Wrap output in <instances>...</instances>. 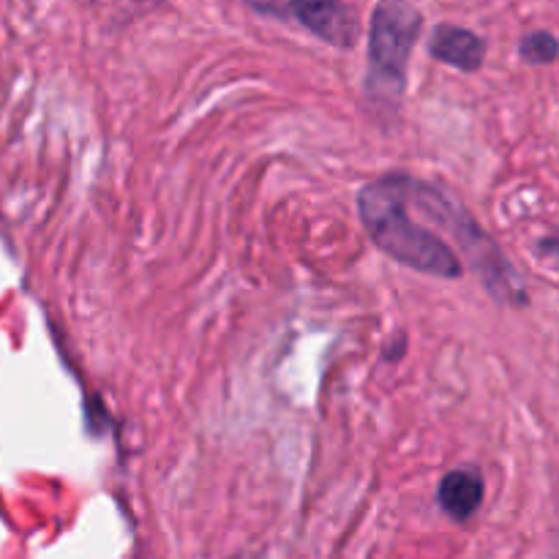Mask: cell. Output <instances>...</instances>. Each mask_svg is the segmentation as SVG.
I'll use <instances>...</instances> for the list:
<instances>
[{
	"label": "cell",
	"mask_w": 559,
	"mask_h": 559,
	"mask_svg": "<svg viewBox=\"0 0 559 559\" xmlns=\"http://www.w3.org/2000/svg\"><path fill=\"white\" fill-rule=\"evenodd\" d=\"M358 211L374 243L393 260L437 278L462 276V262L451 246L409 216L407 178L391 175L369 183L360 191Z\"/></svg>",
	"instance_id": "1"
},
{
	"label": "cell",
	"mask_w": 559,
	"mask_h": 559,
	"mask_svg": "<svg viewBox=\"0 0 559 559\" xmlns=\"http://www.w3.org/2000/svg\"><path fill=\"white\" fill-rule=\"evenodd\" d=\"M424 27V16L415 5L407 3H380L371 14L369 31V55H371V80L369 85L402 91L404 74H407L409 52Z\"/></svg>",
	"instance_id": "2"
},
{
	"label": "cell",
	"mask_w": 559,
	"mask_h": 559,
	"mask_svg": "<svg viewBox=\"0 0 559 559\" xmlns=\"http://www.w3.org/2000/svg\"><path fill=\"white\" fill-rule=\"evenodd\" d=\"M293 14L314 36L325 38V41L336 44V47H353L360 33L355 11L342 3H295Z\"/></svg>",
	"instance_id": "3"
},
{
	"label": "cell",
	"mask_w": 559,
	"mask_h": 559,
	"mask_svg": "<svg viewBox=\"0 0 559 559\" xmlns=\"http://www.w3.org/2000/svg\"><path fill=\"white\" fill-rule=\"evenodd\" d=\"M431 55L442 63H451L462 71H478L486 58L484 38L475 36L467 27L456 25H440L431 36L429 44Z\"/></svg>",
	"instance_id": "4"
},
{
	"label": "cell",
	"mask_w": 559,
	"mask_h": 559,
	"mask_svg": "<svg viewBox=\"0 0 559 559\" xmlns=\"http://www.w3.org/2000/svg\"><path fill=\"white\" fill-rule=\"evenodd\" d=\"M440 506L456 522H467L484 502V475L473 467L453 469L440 484Z\"/></svg>",
	"instance_id": "5"
},
{
	"label": "cell",
	"mask_w": 559,
	"mask_h": 559,
	"mask_svg": "<svg viewBox=\"0 0 559 559\" xmlns=\"http://www.w3.org/2000/svg\"><path fill=\"white\" fill-rule=\"evenodd\" d=\"M519 55L533 66H549L559 58V38L549 31H533L519 44Z\"/></svg>",
	"instance_id": "6"
},
{
	"label": "cell",
	"mask_w": 559,
	"mask_h": 559,
	"mask_svg": "<svg viewBox=\"0 0 559 559\" xmlns=\"http://www.w3.org/2000/svg\"><path fill=\"white\" fill-rule=\"evenodd\" d=\"M235 559H254V557H235Z\"/></svg>",
	"instance_id": "7"
}]
</instances>
